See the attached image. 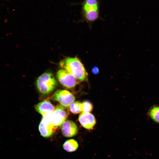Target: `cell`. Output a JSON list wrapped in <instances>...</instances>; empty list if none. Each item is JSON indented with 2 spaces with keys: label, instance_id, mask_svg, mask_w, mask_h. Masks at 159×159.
I'll use <instances>...</instances> for the list:
<instances>
[{
  "label": "cell",
  "instance_id": "obj_11",
  "mask_svg": "<svg viewBox=\"0 0 159 159\" xmlns=\"http://www.w3.org/2000/svg\"><path fill=\"white\" fill-rule=\"evenodd\" d=\"M62 147L65 151L71 152L77 150L78 147V144L75 140L71 139L66 141L63 144Z\"/></svg>",
  "mask_w": 159,
  "mask_h": 159
},
{
  "label": "cell",
  "instance_id": "obj_15",
  "mask_svg": "<svg viewBox=\"0 0 159 159\" xmlns=\"http://www.w3.org/2000/svg\"><path fill=\"white\" fill-rule=\"evenodd\" d=\"M82 112L84 113H89L92 109L93 106L91 102L87 101L83 102L82 103Z\"/></svg>",
  "mask_w": 159,
  "mask_h": 159
},
{
  "label": "cell",
  "instance_id": "obj_7",
  "mask_svg": "<svg viewBox=\"0 0 159 159\" xmlns=\"http://www.w3.org/2000/svg\"><path fill=\"white\" fill-rule=\"evenodd\" d=\"M79 121L81 125L86 129H92L96 123L94 116L91 113L82 112L79 115Z\"/></svg>",
  "mask_w": 159,
  "mask_h": 159
},
{
  "label": "cell",
  "instance_id": "obj_9",
  "mask_svg": "<svg viewBox=\"0 0 159 159\" xmlns=\"http://www.w3.org/2000/svg\"><path fill=\"white\" fill-rule=\"evenodd\" d=\"M37 111L44 117L52 114L54 110L55 107L47 100L42 101L35 106Z\"/></svg>",
  "mask_w": 159,
  "mask_h": 159
},
{
  "label": "cell",
  "instance_id": "obj_3",
  "mask_svg": "<svg viewBox=\"0 0 159 159\" xmlns=\"http://www.w3.org/2000/svg\"><path fill=\"white\" fill-rule=\"evenodd\" d=\"M68 108L59 105L55 107L54 111L50 114L51 121L54 126H61L67 119L69 114Z\"/></svg>",
  "mask_w": 159,
  "mask_h": 159
},
{
  "label": "cell",
  "instance_id": "obj_13",
  "mask_svg": "<svg viewBox=\"0 0 159 159\" xmlns=\"http://www.w3.org/2000/svg\"><path fill=\"white\" fill-rule=\"evenodd\" d=\"M69 110L73 114H77L82 112V105L79 101L73 102L70 105Z\"/></svg>",
  "mask_w": 159,
  "mask_h": 159
},
{
  "label": "cell",
  "instance_id": "obj_8",
  "mask_svg": "<svg viewBox=\"0 0 159 159\" xmlns=\"http://www.w3.org/2000/svg\"><path fill=\"white\" fill-rule=\"evenodd\" d=\"M61 132L64 136L71 137L76 135L78 132L76 124L70 120L65 121L62 125Z\"/></svg>",
  "mask_w": 159,
  "mask_h": 159
},
{
  "label": "cell",
  "instance_id": "obj_16",
  "mask_svg": "<svg viewBox=\"0 0 159 159\" xmlns=\"http://www.w3.org/2000/svg\"><path fill=\"white\" fill-rule=\"evenodd\" d=\"M83 3H85L90 5H98V0H84Z\"/></svg>",
  "mask_w": 159,
  "mask_h": 159
},
{
  "label": "cell",
  "instance_id": "obj_1",
  "mask_svg": "<svg viewBox=\"0 0 159 159\" xmlns=\"http://www.w3.org/2000/svg\"><path fill=\"white\" fill-rule=\"evenodd\" d=\"M59 64L61 68L66 69L80 81L87 80V72L83 64L77 57H67L61 61Z\"/></svg>",
  "mask_w": 159,
  "mask_h": 159
},
{
  "label": "cell",
  "instance_id": "obj_10",
  "mask_svg": "<svg viewBox=\"0 0 159 159\" xmlns=\"http://www.w3.org/2000/svg\"><path fill=\"white\" fill-rule=\"evenodd\" d=\"M148 115L155 122L159 124V105L152 106L148 111Z\"/></svg>",
  "mask_w": 159,
  "mask_h": 159
},
{
  "label": "cell",
  "instance_id": "obj_4",
  "mask_svg": "<svg viewBox=\"0 0 159 159\" xmlns=\"http://www.w3.org/2000/svg\"><path fill=\"white\" fill-rule=\"evenodd\" d=\"M56 76L61 84L66 88H72L77 84L76 79L64 69L58 70L56 73Z\"/></svg>",
  "mask_w": 159,
  "mask_h": 159
},
{
  "label": "cell",
  "instance_id": "obj_5",
  "mask_svg": "<svg viewBox=\"0 0 159 159\" xmlns=\"http://www.w3.org/2000/svg\"><path fill=\"white\" fill-rule=\"evenodd\" d=\"M51 99L59 102L62 106L68 108L75 100L74 96L69 91L65 90H57L52 96Z\"/></svg>",
  "mask_w": 159,
  "mask_h": 159
},
{
  "label": "cell",
  "instance_id": "obj_14",
  "mask_svg": "<svg viewBox=\"0 0 159 159\" xmlns=\"http://www.w3.org/2000/svg\"><path fill=\"white\" fill-rule=\"evenodd\" d=\"M82 9L83 12L97 11L98 10V5H92L83 3Z\"/></svg>",
  "mask_w": 159,
  "mask_h": 159
},
{
  "label": "cell",
  "instance_id": "obj_2",
  "mask_svg": "<svg viewBox=\"0 0 159 159\" xmlns=\"http://www.w3.org/2000/svg\"><path fill=\"white\" fill-rule=\"evenodd\" d=\"M57 85L53 74L49 72L44 73L40 75L36 82L37 89L43 94L50 93L55 88Z\"/></svg>",
  "mask_w": 159,
  "mask_h": 159
},
{
  "label": "cell",
  "instance_id": "obj_17",
  "mask_svg": "<svg viewBox=\"0 0 159 159\" xmlns=\"http://www.w3.org/2000/svg\"><path fill=\"white\" fill-rule=\"evenodd\" d=\"M91 72L93 74H97L99 73V69L97 67L94 66L92 67L91 70Z\"/></svg>",
  "mask_w": 159,
  "mask_h": 159
},
{
  "label": "cell",
  "instance_id": "obj_12",
  "mask_svg": "<svg viewBox=\"0 0 159 159\" xmlns=\"http://www.w3.org/2000/svg\"><path fill=\"white\" fill-rule=\"evenodd\" d=\"M84 19L88 22H93L97 19L99 17L98 10L93 11L89 12H82Z\"/></svg>",
  "mask_w": 159,
  "mask_h": 159
},
{
  "label": "cell",
  "instance_id": "obj_6",
  "mask_svg": "<svg viewBox=\"0 0 159 159\" xmlns=\"http://www.w3.org/2000/svg\"><path fill=\"white\" fill-rule=\"evenodd\" d=\"M49 115L43 117L39 124V129L41 135L44 138L50 137L55 130V127L50 118Z\"/></svg>",
  "mask_w": 159,
  "mask_h": 159
}]
</instances>
